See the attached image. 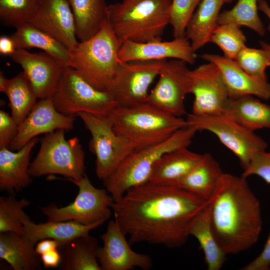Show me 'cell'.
Here are the masks:
<instances>
[{
    "instance_id": "obj_1",
    "label": "cell",
    "mask_w": 270,
    "mask_h": 270,
    "mask_svg": "<svg viewBox=\"0 0 270 270\" xmlns=\"http://www.w3.org/2000/svg\"><path fill=\"white\" fill-rule=\"evenodd\" d=\"M212 199L148 181L128 190L114 201L112 208L130 244L146 242L176 248L186 242L191 222Z\"/></svg>"
},
{
    "instance_id": "obj_2",
    "label": "cell",
    "mask_w": 270,
    "mask_h": 270,
    "mask_svg": "<svg viewBox=\"0 0 270 270\" xmlns=\"http://www.w3.org/2000/svg\"><path fill=\"white\" fill-rule=\"evenodd\" d=\"M210 218L226 254L247 250L257 242L262 228L260 206L246 178L223 174L211 202Z\"/></svg>"
},
{
    "instance_id": "obj_3",
    "label": "cell",
    "mask_w": 270,
    "mask_h": 270,
    "mask_svg": "<svg viewBox=\"0 0 270 270\" xmlns=\"http://www.w3.org/2000/svg\"><path fill=\"white\" fill-rule=\"evenodd\" d=\"M172 0H122L108 6V22L122 44L162 40Z\"/></svg>"
},
{
    "instance_id": "obj_4",
    "label": "cell",
    "mask_w": 270,
    "mask_h": 270,
    "mask_svg": "<svg viewBox=\"0 0 270 270\" xmlns=\"http://www.w3.org/2000/svg\"><path fill=\"white\" fill-rule=\"evenodd\" d=\"M114 132L126 138L135 150L164 142L188 126L186 120L156 108L148 102L131 106H116L109 114Z\"/></svg>"
},
{
    "instance_id": "obj_5",
    "label": "cell",
    "mask_w": 270,
    "mask_h": 270,
    "mask_svg": "<svg viewBox=\"0 0 270 270\" xmlns=\"http://www.w3.org/2000/svg\"><path fill=\"white\" fill-rule=\"evenodd\" d=\"M198 130L188 125L159 144L130 154L108 177L104 186L114 201L119 200L128 190L149 181L152 168L165 154L188 148Z\"/></svg>"
},
{
    "instance_id": "obj_6",
    "label": "cell",
    "mask_w": 270,
    "mask_h": 270,
    "mask_svg": "<svg viewBox=\"0 0 270 270\" xmlns=\"http://www.w3.org/2000/svg\"><path fill=\"white\" fill-rule=\"evenodd\" d=\"M121 45L107 21L95 36L78 42L70 51L71 67L97 90L108 91L120 62Z\"/></svg>"
},
{
    "instance_id": "obj_7",
    "label": "cell",
    "mask_w": 270,
    "mask_h": 270,
    "mask_svg": "<svg viewBox=\"0 0 270 270\" xmlns=\"http://www.w3.org/2000/svg\"><path fill=\"white\" fill-rule=\"evenodd\" d=\"M60 129L46 134L39 151L30 163L31 177L60 174L65 178L77 179L85 174L84 152L77 137L65 138Z\"/></svg>"
},
{
    "instance_id": "obj_8",
    "label": "cell",
    "mask_w": 270,
    "mask_h": 270,
    "mask_svg": "<svg viewBox=\"0 0 270 270\" xmlns=\"http://www.w3.org/2000/svg\"><path fill=\"white\" fill-rule=\"evenodd\" d=\"M52 98L58 112L74 117L80 112H86L106 118L118 106L109 92L97 90L72 67L64 68Z\"/></svg>"
},
{
    "instance_id": "obj_9",
    "label": "cell",
    "mask_w": 270,
    "mask_h": 270,
    "mask_svg": "<svg viewBox=\"0 0 270 270\" xmlns=\"http://www.w3.org/2000/svg\"><path fill=\"white\" fill-rule=\"evenodd\" d=\"M58 178L74 183L78 187V192L74 200L66 206L58 207L50 204L42 207V212L48 220H73L89 225L104 224L110 219L114 200L106 189L94 186L86 174L77 179Z\"/></svg>"
},
{
    "instance_id": "obj_10",
    "label": "cell",
    "mask_w": 270,
    "mask_h": 270,
    "mask_svg": "<svg viewBox=\"0 0 270 270\" xmlns=\"http://www.w3.org/2000/svg\"><path fill=\"white\" fill-rule=\"evenodd\" d=\"M189 125L214 134L220 142L238 158L245 169L253 156L265 151L268 144L260 136L244 127L223 114L200 116L192 113L187 115Z\"/></svg>"
},
{
    "instance_id": "obj_11",
    "label": "cell",
    "mask_w": 270,
    "mask_h": 270,
    "mask_svg": "<svg viewBox=\"0 0 270 270\" xmlns=\"http://www.w3.org/2000/svg\"><path fill=\"white\" fill-rule=\"evenodd\" d=\"M92 135V150L96 156V173L102 180L111 174L134 148L124 136L116 133L106 118L86 112L78 114Z\"/></svg>"
},
{
    "instance_id": "obj_12",
    "label": "cell",
    "mask_w": 270,
    "mask_h": 270,
    "mask_svg": "<svg viewBox=\"0 0 270 270\" xmlns=\"http://www.w3.org/2000/svg\"><path fill=\"white\" fill-rule=\"evenodd\" d=\"M166 62H120L108 90L118 106L131 107L147 102L149 88Z\"/></svg>"
},
{
    "instance_id": "obj_13",
    "label": "cell",
    "mask_w": 270,
    "mask_h": 270,
    "mask_svg": "<svg viewBox=\"0 0 270 270\" xmlns=\"http://www.w3.org/2000/svg\"><path fill=\"white\" fill-rule=\"evenodd\" d=\"M186 64L180 60H166L157 83L149 92L147 102L176 116L186 114L184 100L190 92V70Z\"/></svg>"
},
{
    "instance_id": "obj_14",
    "label": "cell",
    "mask_w": 270,
    "mask_h": 270,
    "mask_svg": "<svg viewBox=\"0 0 270 270\" xmlns=\"http://www.w3.org/2000/svg\"><path fill=\"white\" fill-rule=\"evenodd\" d=\"M190 94L194 96L192 113L200 116L222 114L230 96L218 66L208 62L190 70Z\"/></svg>"
},
{
    "instance_id": "obj_15",
    "label": "cell",
    "mask_w": 270,
    "mask_h": 270,
    "mask_svg": "<svg viewBox=\"0 0 270 270\" xmlns=\"http://www.w3.org/2000/svg\"><path fill=\"white\" fill-rule=\"evenodd\" d=\"M100 238L103 246H100L97 256L102 270H130L136 268L148 270L152 268L151 257L132 249L126 234L115 220L108 222Z\"/></svg>"
},
{
    "instance_id": "obj_16",
    "label": "cell",
    "mask_w": 270,
    "mask_h": 270,
    "mask_svg": "<svg viewBox=\"0 0 270 270\" xmlns=\"http://www.w3.org/2000/svg\"><path fill=\"white\" fill-rule=\"evenodd\" d=\"M28 23L57 40L70 52L78 42L74 16L68 0H38Z\"/></svg>"
},
{
    "instance_id": "obj_17",
    "label": "cell",
    "mask_w": 270,
    "mask_h": 270,
    "mask_svg": "<svg viewBox=\"0 0 270 270\" xmlns=\"http://www.w3.org/2000/svg\"><path fill=\"white\" fill-rule=\"evenodd\" d=\"M10 57L21 66L38 99L52 96L64 68L60 62L45 52L26 49H16Z\"/></svg>"
},
{
    "instance_id": "obj_18",
    "label": "cell",
    "mask_w": 270,
    "mask_h": 270,
    "mask_svg": "<svg viewBox=\"0 0 270 270\" xmlns=\"http://www.w3.org/2000/svg\"><path fill=\"white\" fill-rule=\"evenodd\" d=\"M75 117L58 112L52 97L40 100L18 125V134L9 146L12 150L22 148L32 138L57 130H72Z\"/></svg>"
},
{
    "instance_id": "obj_19",
    "label": "cell",
    "mask_w": 270,
    "mask_h": 270,
    "mask_svg": "<svg viewBox=\"0 0 270 270\" xmlns=\"http://www.w3.org/2000/svg\"><path fill=\"white\" fill-rule=\"evenodd\" d=\"M120 62L152 61L174 58L194 64L196 52L186 36L174 38L171 41L156 40L135 42L128 40L121 45L118 54Z\"/></svg>"
},
{
    "instance_id": "obj_20",
    "label": "cell",
    "mask_w": 270,
    "mask_h": 270,
    "mask_svg": "<svg viewBox=\"0 0 270 270\" xmlns=\"http://www.w3.org/2000/svg\"><path fill=\"white\" fill-rule=\"evenodd\" d=\"M200 56L219 68L230 98L252 95L264 100L270 99V83L249 74L234 60L212 54Z\"/></svg>"
},
{
    "instance_id": "obj_21",
    "label": "cell",
    "mask_w": 270,
    "mask_h": 270,
    "mask_svg": "<svg viewBox=\"0 0 270 270\" xmlns=\"http://www.w3.org/2000/svg\"><path fill=\"white\" fill-rule=\"evenodd\" d=\"M39 140L36 137L22 148L13 152L0 148V190L14 194L32 182L28 172L31 152Z\"/></svg>"
},
{
    "instance_id": "obj_22",
    "label": "cell",
    "mask_w": 270,
    "mask_h": 270,
    "mask_svg": "<svg viewBox=\"0 0 270 270\" xmlns=\"http://www.w3.org/2000/svg\"><path fill=\"white\" fill-rule=\"evenodd\" d=\"M202 157L188 148L167 152L154 164L149 181L162 184L176 186L199 162Z\"/></svg>"
},
{
    "instance_id": "obj_23",
    "label": "cell",
    "mask_w": 270,
    "mask_h": 270,
    "mask_svg": "<svg viewBox=\"0 0 270 270\" xmlns=\"http://www.w3.org/2000/svg\"><path fill=\"white\" fill-rule=\"evenodd\" d=\"M102 224L98 222L84 225L73 220H48L36 224L29 220L24 222L22 235L36 244L42 240L50 238L57 240L61 246L78 236L89 234L90 230Z\"/></svg>"
},
{
    "instance_id": "obj_24",
    "label": "cell",
    "mask_w": 270,
    "mask_h": 270,
    "mask_svg": "<svg viewBox=\"0 0 270 270\" xmlns=\"http://www.w3.org/2000/svg\"><path fill=\"white\" fill-rule=\"evenodd\" d=\"M222 114L252 132L270 128V106L252 95L230 98Z\"/></svg>"
},
{
    "instance_id": "obj_25",
    "label": "cell",
    "mask_w": 270,
    "mask_h": 270,
    "mask_svg": "<svg viewBox=\"0 0 270 270\" xmlns=\"http://www.w3.org/2000/svg\"><path fill=\"white\" fill-rule=\"evenodd\" d=\"M98 240L89 234L78 236L58 248L62 270H102L98 259Z\"/></svg>"
},
{
    "instance_id": "obj_26",
    "label": "cell",
    "mask_w": 270,
    "mask_h": 270,
    "mask_svg": "<svg viewBox=\"0 0 270 270\" xmlns=\"http://www.w3.org/2000/svg\"><path fill=\"white\" fill-rule=\"evenodd\" d=\"M224 172L218 163L209 154H202L200 160L177 186L206 200L215 195Z\"/></svg>"
},
{
    "instance_id": "obj_27",
    "label": "cell",
    "mask_w": 270,
    "mask_h": 270,
    "mask_svg": "<svg viewBox=\"0 0 270 270\" xmlns=\"http://www.w3.org/2000/svg\"><path fill=\"white\" fill-rule=\"evenodd\" d=\"M36 244L15 232H0V258L14 270H41Z\"/></svg>"
},
{
    "instance_id": "obj_28",
    "label": "cell",
    "mask_w": 270,
    "mask_h": 270,
    "mask_svg": "<svg viewBox=\"0 0 270 270\" xmlns=\"http://www.w3.org/2000/svg\"><path fill=\"white\" fill-rule=\"evenodd\" d=\"M16 49H40L60 62L64 68L71 67L70 52L48 34L27 23L16 28L12 34Z\"/></svg>"
},
{
    "instance_id": "obj_29",
    "label": "cell",
    "mask_w": 270,
    "mask_h": 270,
    "mask_svg": "<svg viewBox=\"0 0 270 270\" xmlns=\"http://www.w3.org/2000/svg\"><path fill=\"white\" fill-rule=\"evenodd\" d=\"M211 202L192 220L188 232L190 236H194L199 242L208 270H219L226 260V254L219 245L213 230L210 218Z\"/></svg>"
},
{
    "instance_id": "obj_30",
    "label": "cell",
    "mask_w": 270,
    "mask_h": 270,
    "mask_svg": "<svg viewBox=\"0 0 270 270\" xmlns=\"http://www.w3.org/2000/svg\"><path fill=\"white\" fill-rule=\"evenodd\" d=\"M224 4L223 0H202L198 5L185 32L196 52L210 42Z\"/></svg>"
},
{
    "instance_id": "obj_31",
    "label": "cell",
    "mask_w": 270,
    "mask_h": 270,
    "mask_svg": "<svg viewBox=\"0 0 270 270\" xmlns=\"http://www.w3.org/2000/svg\"><path fill=\"white\" fill-rule=\"evenodd\" d=\"M74 18L76 36L80 42L95 36L108 21L104 0H68Z\"/></svg>"
},
{
    "instance_id": "obj_32",
    "label": "cell",
    "mask_w": 270,
    "mask_h": 270,
    "mask_svg": "<svg viewBox=\"0 0 270 270\" xmlns=\"http://www.w3.org/2000/svg\"><path fill=\"white\" fill-rule=\"evenodd\" d=\"M8 96L11 116L20 124L37 102L36 96L24 72L10 79L2 90Z\"/></svg>"
},
{
    "instance_id": "obj_33",
    "label": "cell",
    "mask_w": 270,
    "mask_h": 270,
    "mask_svg": "<svg viewBox=\"0 0 270 270\" xmlns=\"http://www.w3.org/2000/svg\"><path fill=\"white\" fill-rule=\"evenodd\" d=\"M258 0H238L232 8L220 12L218 24L244 26L264 36L266 30L258 16Z\"/></svg>"
},
{
    "instance_id": "obj_34",
    "label": "cell",
    "mask_w": 270,
    "mask_h": 270,
    "mask_svg": "<svg viewBox=\"0 0 270 270\" xmlns=\"http://www.w3.org/2000/svg\"><path fill=\"white\" fill-rule=\"evenodd\" d=\"M30 204L26 199L17 200L13 194L0 197V232H13L22 234L24 222L30 220L24 211Z\"/></svg>"
},
{
    "instance_id": "obj_35",
    "label": "cell",
    "mask_w": 270,
    "mask_h": 270,
    "mask_svg": "<svg viewBox=\"0 0 270 270\" xmlns=\"http://www.w3.org/2000/svg\"><path fill=\"white\" fill-rule=\"evenodd\" d=\"M246 37L240 27L233 24L218 25L210 41L222 50L224 56L234 60L246 46Z\"/></svg>"
},
{
    "instance_id": "obj_36",
    "label": "cell",
    "mask_w": 270,
    "mask_h": 270,
    "mask_svg": "<svg viewBox=\"0 0 270 270\" xmlns=\"http://www.w3.org/2000/svg\"><path fill=\"white\" fill-rule=\"evenodd\" d=\"M38 0H0V17L6 25L16 29L28 23Z\"/></svg>"
},
{
    "instance_id": "obj_37",
    "label": "cell",
    "mask_w": 270,
    "mask_h": 270,
    "mask_svg": "<svg viewBox=\"0 0 270 270\" xmlns=\"http://www.w3.org/2000/svg\"><path fill=\"white\" fill-rule=\"evenodd\" d=\"M234 60L249 74L267 80L266 70L270 66V54L264 49L246 46L238 54Z\"/></svg>"
},
{
    "instance_id": "obj_38",
    "label": "cell",
    "mask_w": 270,
    "mask_h": 270,
    "mask_svg": "<svg viewBox=\"0 0 270 270\" xmlns=\"http://www.w3.org/2000/svg\"><path fill=\"white\" fill-rule=\"evenodd\" d=\"M202 0H172L170 24L174 38L185 36L186 26Z\"/></svg>"
},
{
    "instance_id": "obj_39",
    "label": "cell",
    "mask_w": 270,
    "mask_h": 270,
    "mask_svg": "<svg viewBox=\"0 0 270 270\" xmlns=\"http://www.w3.org/2000/svg\"><path fill=\"white\" fill-rule=\"evenodd\" d=\"M256 175L270 184V152H260L252 158L242 176L244 178Z\"/></svg>"
},
{
    "instance_id": "obj_40",
    "label": "cell",
    "mask_w": 270,
    "mask_h": 270,
    "mask_svg": "<svg viewBox=\"0 0 270 270\" xmlns=\"http://www.w3.org/2000/svg\"><path fill=\"white\" fill-rule=\"evenodd\" d=\"M18 127L12 116L0 110V148H9L18 134Z\"/></svg>"
},
{
    "instance_id": "obj_41",
    "label": "cell",
    "mask_w": 270,
    "mask_h": 270,
    "mask_svg": "<svg viewBox=\"0 0 270 270\" xmlns=\"http://www.w3.org/2000/svg\"><path fill=\"white\" fill-rule=\"evenodd\" d=\"M242 270H270V231L264 248L260 254Z\"/></svg>"
},
{
    "instance_id": "obj_42",
    "label": "cell",
    "mask_w": 270,
    "mask_h": 270,
    "mask_svg": "<svg viewBox=\"0 0 270 270\" xmlns=\"http://www.w3.org/2000/svg\"><path fill=\"white\" fill-rule=\"evenodd\" d=\"M40 259L42 264L46 268H56L60 264L61 256L57 248L42 254Z\"/></svg>"
},
{
    "instance_id": "obj_43",
    "label": "cell",
    "mask_w": 270,
    "mask_h": 270,
    "mask_svg": "<svg viewBox=\"0 0 270 270\" xmlns=\"http://www.w3.org/2000/svg\"><path fill=\"white\" fill-rule=\"evenodd\" d=\"M60 242L56 240L46 238L38 242L35 246V250L38 255L42 254L52 250L58 248Z\"/></svg>"
},
{
    "instance_id": "obj_44",
    "label": "cell",
    "mask_w": 270,
    "mask_h": 270,
    "mask_svg": "<svg viewBox=\"0 0 270 270\" xmlns=\"http://www.w3.org/2000/svg\"><path fill=\"white\" fill-rule=\"evenodd\" d=\"M14 42L11 36L0 37V53L2 55L10 56L16 50Z\"/></svg>"
},
{
    "instance_id": "obj_45",
    "label": "cell",
    "mask_w": 270,
    "mask_h": 270,
    "mask_svg": "<svg viewBox=\"0 0 270 270\" xmlns=\"http://www.w3.org/2000/svg\"><path fill=\"white\" fill-rule=\"evenodd\" d=\"M258 8L268 18L269 24L268 29L270 32V6L266 0H258Z\"/></svg>"
},
{
    "instance_id": "obj_46",
    "label": "cell",
    "mask_w": 270,
    "mask_h": 270,
    "mask_svg": "<svg viewBox=\"0 0 270 270\" xmlns=\"http://www.w3.org/2000/svg\"><path fill=\"white\" fill-rule=\"evenodd\" d=\"M8 78H6L2 72H0V91L2 92L6 84Z\"/></svg>"
},
{
    "instance_id": "obj_47",
    "label": "cell",
    "mask_w": 270,
    "mask_h": 270,
    "mask_svg": "<svg viewBox=\"0 0 270 270\" xmlns=\"http://www.w3.org/2000/svg\"><path fill=\"white\" fill-rule=\"evenodd\" d=\"M260 44L262 48L267 51L270 54V44L264 41L260 42Z\"/></svg>"
},
{
    "instance_id": "obj_48",
    "label": "cell",
    "mask_w": 270,
    "mask_h": 270,
    "mask_svg": "<svg viewBox=\"0 0 270 270\" xmlns=\"http://www.w3.org/2000/svg\"><path fill=\"white\" fill-rule=\"evenodd\" d=\"M224 3H230L234 0H223Z\"/></svg>"
}]
</instances>
